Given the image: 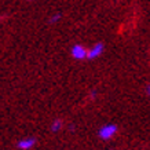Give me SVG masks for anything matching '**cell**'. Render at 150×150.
Instances as JSON below:
<instances>
[{"label": "cell", "mask_w": 150, "mask_h": 150, "mask_svg": "<svg viewBox=\"0 0 150 150\" xmlns=\"http://www.w3.org/2000/svg\"><path fill=\"white\" fill-rule=\"evenodd\" d=\"M103 52V44L102 43H96L94 47H91V50H88V59H95L98 57H100Z\"/></svg>", "instance_id": "obj_4"}, {"label": "cell", "mask_w": 150, "mask_h": 150, "mask_svg": "<svg viewBox=\"0 0 150 150\" xmlns=\"http://www.w3.org/2000/svg\"><path fill=\"white\" fill-rule=\"evenodd\" d=\"M117 134V127L114 124H106V125H102L98 131V137L103 141H109Z\"/></svg>", "instance_id": "obj_1"}, {"label": "cell", "mask_w": 150, "mask_h": 150, "mask_svg": "<svg viewBox=\"0 0 150 150\" xmlns=\"http://www.w3.org/2000/svg\"><path fill=\"white\" fill-rule=\"evenodd\" d=\"M35 145H36V139L35 138H23V139H21L17 143L18 149H21V150H30Z\"/></svg>", "instance_id": "obj_3"}, {"label": "cell", "mask_w": 150, "mask_h": 150, "mask_svg": "<svg viewBox=\"0 0 150 150\" xmlns=\"http://www.w3.org/2000/svg\"><path fill=\"white\" fill-rule=\"evenodd\" d=\"M147 94L150 95V86H147Z\"/></svg>", "instance_id": "obj_7"}, {"label": "cell", "mask_w": 150, "mask_h": 150, "mask_svg": "<svg viewBox=\"0 0 150 150\" xmlns=\"http://www.w3.org/2000/svg\"><path fill=\"white\" fill-rule=\"evenodd\" d=\"M72 57L74 59H84L88 57V51L84 48L83 46H80V44H76V46L72 47Z\"/></svg>", "instance_id": "obj_2"}, {"label": "cell", "mask_w": 150, "mask_h": 150, "mask_svg": "<svg viewBox=\"0 0 150 150\" xmlns=\"http://www.w3.org/2000/svg\"><path fill=\"white\" fill-rule=\"evenodd\" d=\"M59 19H61V14H55V15H52V17L50 18V22L55 23V22H58Z\"/></svg>", "instance_id": "obj_6"}, {"label": "cell", "mask_w": 150, "mask_h": 150, "mask_svg": "<svg viewBox=\"0 0 150 150\" xmlns=\"http://www.w3.org/2000/svg\"><path fill=\"white\" fill-rule=\"evenodd\" d=\"M62 128H64V123L61 120H54L51 124V131L52 132H59Z\"/></svg>", "instance_id": "obj_5"}]
</instances>
